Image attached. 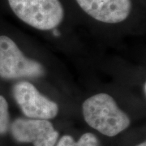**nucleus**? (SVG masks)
<instances>
[{
	"label": "nucleus",
	"instance_id": "obj_2",
	"mask_svg": "<svg viewBox=\"0 0 146 146\" xmlns=\"http://www.w3.org/2000/svg\"><path fill=\"white\" fill-rule=\"evenodd\" d=\"M21 21L38 30L56 29L63 21L64 9L59 0H7Z\"/></svg>",
	"mask_w": 146,
	"mask_h": 146
},
{
	"label": "nucleus",
	"instance_id": "obj_5",
	"mask_svg": "<svg viewBox=\"0 0 146 146\" xmlns=\"http://www.w3.org/2000/svg\"><path fill=\"white\" fill-rule=\"evenodd\" d=\"M9 132L13 140L20 144L33 146H54L59 138L50 120L20 117L11 122Z\"/></svg>",
	"mask_w": 146,
	"mask_h": 146
},
{
	"label": "nucleus",
	"instance_id": "obj_1",
	"mask_svg": "<svg viewBox=\"0 0 146 146\" xmlns=\"http://www.w3.org/2000/svg\"><path fill=\"white\" fill-rule=\"evenodd\" d=\"M84 119L100 134L115 137L131 125V119L119 108L112 96L105 93L94 94L82 104Z\"/></svg>",
	"mask_w": 146,
	"mask_h": 146
},
{
	"label": "nucleus",
	"instance_id": "obj_6",
	"mask_svg": "<svg viewBox=\"0 0 146 146\" xmlns=\"http://www.w3.org/2000/svg\"><path fill=\"white\" fill-rule=\"evenodd\" d=\"M89 16L106 24H118L127 19L131 11V0H76Z\"/></svg>",
	"mask_w": 146,
	"mask_h": 146
},
{
	"label": "nucleus",
	"instance_id": "obj_4",
	"mask_svg": "<svg viewBox=\"0 0 146 146\" xmlns=\"http://www.w3.org/2000/svg\"><path fill=\"white\" fill-rule=\"evenodd\" d=\"M12 95L25 118L51 120L59 112L57 103L39 92L29 81L21 80L15 84Z\"/></svg>",
	"mask_w": 146,
	"mask_h": 146
},
{
	"label": "nucleus",
	"instance_id": "obj_7",
	"mask_svg": "<svg viewBox=\"0 0 146 146\" xmlns=\"http://www.w3.org/2000/svg\"><path fill=\"white\" fill-rule=\"evenodd\" d=\"M54 146H101V143L98 136L89 131L82 134L77 141L71 135L59 136Z\"/></svg>",
	"mask_w": 146,
	"mask_h": 146
},
{
	"label": "nucleus",
	"instance_id": "obj_9",
	"mask_svg": "<svg viewBox=\"0 0 146 146\" xmlns=\"http://www.w3.org/2000/svg\"><path fill=\"white\" fill-rule=\"evenodd\" d=\"M52 33H53V35H54V36H60V33H59V31H58V30L57 29V28H56V29H53Z\"/></svg>",
	"mask_w": 146,
	"mask_h": 146
},
{
	"label": "nucleus",
	"instance_id": "obj_8",
	"mask_svg": "<svg viewBox=\"0 0 146 146\" xmlns=\"http://www.w3.org/2000/svg\"><path fill=\"white\" fill-rule=\"evenodd\" d=\"M11 125V116L7 101L0 95V135H5L9 132Z\"/></svg>",
	"mask_w": 146,
	"mask_h": 146
},
{
	"label": "nucleus",
	"instance_id": "obj_11",
	"mask_svg": "<svg viewBox=\"0 0 146 146\" xmlns=\"http://www.w3.org/2000/svg\"><path fill=\"white\" fill-rule=\"evenodd\" d=\"M146 83L145 82V83H144V84H143V91H144V94H145H145H146Z\"/></svg>",
	"mask_w": 146,
	"mask_h": 146
},
{
	"label": "nucleus",
	"instance_id": "obj_10",
	"mask_svg": "<svg viewBox=\"0 0 146 146\" xmlns=\"http://www.w3.org/2000/svg\"><path fill=\"white\" fill-rule=\"evenodd\" d=\"M135 146H146V142L145 141H141V143H139V144H137Z\"/></svg>",
	"mask_w": 146,
	"mask_h": 146
},
{
	"label": "nucleus",
	"instance_id": "obj_3",
	"mask_svg": "<svg viewBox=\"0 0 146 146\" xmlns=\"http://www.w3.org/2000/svg\"><path fill=\"white\" fill-rule=\"evenodd\" d=\"M44 75L42 63L25 56L11 37L0 36V78L6 80L38 79Z\"/></svg>",
	"mask_w": 146,
	"mask_h": 146
}]
</instances>
